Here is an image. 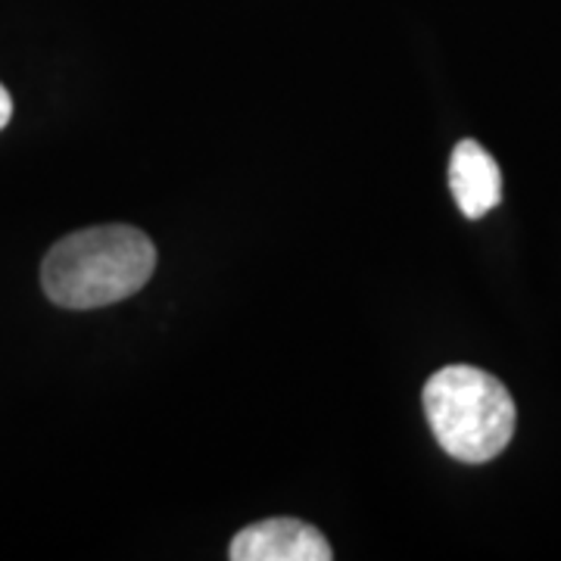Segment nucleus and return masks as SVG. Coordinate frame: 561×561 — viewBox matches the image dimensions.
Segmentation results:
<instances>
[{"label": "nucleus", "mask_w": 561, "mask_h": 561, "mask_svg": "<svg viewBox=\"0 0 561 561\" xmlns=\"http://www.w3.org/2000/svg\"><path fill=\"white\" fill-rule=\"evenodd\" d=\"M157 247L131 225L84 228L50 247L41 265L44 294L66 309L119 302L150 280Z\"/></svg>", "instance_id": "obj_1"}, {"label": "nucleus", "mask_w": 561, "mask_h": 561, "mask_svg": "<svg viewBox=\"0 0 561 561\" xmlns=\"http://www.w3.org/2000/svg\"><path fill=\"white\" fill-rule=\"evenodd\" d=\"M424 415L453 459L483 465L515 434V400L505 383L471 365H446L424 383Z\"/></svg>", "instance_id": "obj_2"}, {"label": "nucleus", "mask_w": 561, "mask_h": 561, "mask_svg": "<svg viewBox=\"0 0 561 561\" xmlns=\"http://www.w3.org/2000/svg\"><path fill=\"white\" fill-rule=\"evenodd\" d=\"M334 556L312 524L297 518H268L250 524L231 540L234 561H328Z\"/></svg>", "instance_id": "obj_3"}, {"label": "nucleus", "mask_w": 561, "mask_h": 561, "mask_svg": "<svg viewBox=\"0 0 561 561\" xmlns=\"http://www.w3.org/2000/svg\"><path fill=\"white\" fill-rule=\"evenodd\" d=\"M10 119H13V98H10V91L0 84V128Z\"/></svg>", "instance_id": "obj_5"}, {"label": "nucleus", "mask_w": 561, "mask_h": 561, "mask_svg": "<svg viewBox=\"0 0 561 561\" xmlns=\"http://www.w3.org/2000/svg\"><path fill=\"white\" fill-rule=\"evenodd\" d=\"M449 187L468 219H483L502 197V175L496 160L478 140H459L449 160Z\"/></svg>", "instance_id": "obj_4"}]
</instances>
